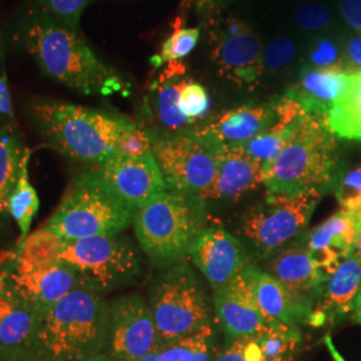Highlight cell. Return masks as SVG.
Segmentation results:
<instances>
[{
    "mask_svg": "<svg viewBox=\"0 0 361 361\" xmlns=\"http://www.w3.org/2000/svg\"><path fill=\"white\" fill-rule=\"evenodd\" d=\"M109 304L102 293L78 285L43 314L34 349L44 361H79L106 348Z\"/></svg>",
    "mask_w": 361,
    "mask_h": 361,
    "instance_id": "cell-1",
    "label": "cell"
},
{
    "mask_svg": "<svg viewBox=\"0 0 361 361\" xmlns=\"http://www.w3.org/2000/svg\"><path fill=\"white\" fill-rule=\"evenodd\" d=\"M25 44L44 74L86 95H110L125 83L73 31L50 19H35L25 31Z\"/></svg>",
    "mask_w": 361,
    "mask_h": 361,
    "instance_id": "cell-2",
    "label": "cell"
},
{
    "mask_svg": "<svg viewBox=\"0 0 361 361\" xmlns=\"http://www.w3.org/2000/svg\"><path fill=\"white\" fill-rule=\"evenodd\" d=\"M337 164V143L326 118L307 113L281 153L264 166V185L271 193H324L338 176Z\"/></svg>",
    "mask_w": 361,
    "mask_h": 361,
    "instance_id": "cell-3",
    "label": "cell"
},
{
    "mask_svg": "<svg viewBox=\"0 0 361 361\" xmlns=\"http://www.w3.org/2000/svg\"><path fill=\"white\" fill-rule=\"evenodd\" d=\"M32 114L56 150L92 166L114 153L121 134L134 126L123 116L50 99L34 102Z\"/></svg>",
    "mask_w": 361,
    "mask_h": 361,
    "instance_id": "cell-4",
    "label": "cell"
},
{
    "mask_svg": "<svg viewBox=\"0 0 361 361\" xmlns=\"http://www.w3.org/2000/svg\"><path fill=\"white\" fill-rule=\"evenodd\" d=\"M134 228L143 252L153 261L178 262L205 231L202 200L168 189L135 212Z\"/></svg>",
    "mask_w": 361,
    "mask_h": 361,
    "instance_id": "cell-5",
    "label": "cell"
},
{
    "mask_svg": "<svg viewBox=\"0 0 361 361\" xmlns=\"http://www.w3.org/2000/svg\"><path fill=\"white\" fill-rule=\"evenodd\" d=\"M134 216L133 207L89 171L74 182L46 228L68 243L95 235H116L129 226Z\"/></svg>",
    "mask_w": 361,
    "mask_h": 361,
    "instance_id": "cell-6",
    "label": "cell"
},
{
    "mask_svg": "<svg viewBox=\"0 0 361 361\" xmlns=\"http://www.w3.org/2000/svg\"><path fill=\"white\" fill-rule=\"evenodd\" d=\"M150 310L161 344L201 331L212 320L207 290L193 269L183 261L169 265L157 279Z\"/></svg>",
    "mask_w": 361,
    "mask_h": 361,
    "instance_id": "cell-7",
    "label": "cell"
},
{
    "mask_svg": "<svg viewBox=\"0 0 361 361\" xmlns=\"http://www.w3.org/2000/svg\"><path fill=\"white\" fill-rule=\"evenodd\" d=\"M323 197L320 190L271 193L250 207L241 221V233L259 257H271L300 235Z\"/></svg>",
    "mask_w": 361,
    "mask_h": 361,
    "instance_id": "cell-8",
    "label": "cell"
},
{
    "mask_svg": "<svg viewBox=\"0 0 361 361\" xmlns=\"http://www.w3.org/2000/svg\"><path fill=\"white\" fill-rule=\"evenodd\" d=\"M224 145L197 130L159 140L152 150L169 190L200 197L216 180Z\"/></svg>",
    "mask_w": 361,
    "mask_h": 361,
    "instance_id": "cell-9",
    "label": "cell"
},
{
    "mask_svg": "<svg viewBox=\"0 0 361 361\" xmlns=\"http://www.w3.org/2000/svg\"><path fill=\"white\" fill-rule=\"evenodd\" d=\"M61 261L77 271L80 284L101 293L129 284L141 271V259L135 249L116 235L65 243Z\"/></svg>",
    "mask_w": 361,
    "mask_h": 361,
    "instance_id": "cell-10",
    "label": "cell"
},
{
    "mask_svg": "<svg viewBox=\"0 0 361 361\" xmlns=\"http://www.w3.org/2000/svg\"><path fill=\"white\" fill-rule=\"evenodd\" d=\"M161 345L150 305L140 295L109 304L107 356L113 361H140Z\"/></svg>",
    "mask_w": 361,
    "mask_h": 361,
    "instance_id": "cell-11",
    "label": "cell"
},
{
    "mask_svg": "<svg viewBox=\"0 0 361 361\" xmlns=\"http://www.w3.org/2000/svg\"><path fill=\"white\" fill-rule=\"evenodd\" d=\"M135 212L168 190L153 152L143 157L111 153L91 170Z\"/></svg>",
    "mask_w": 361,
    "mask_h": 361,
    "instance_id": "cell-12",
    "label": "cell"
},
{
    "mask_svg": "<svg viewBox=\"0 0 361 361\" xmlns=\"http://www.w3.org/2000/svg\"><path fill=\"white\" fill-rule=\"evenodd\" d=\"M212 58L224 77L253 85L262 74V49L256 32L245 22L224 19L210 31Z\"/></svg>",
    "mask_w": 361,
    "mask_h": 361,
    "instance_id": "cell-13",
    "label": "cell"
},
{
    "mask_svg": "<svg viewBox=\"0 0 361 361\" xmlns=\"http://www.w3.org/2000/svg\"><path fill=\"white\" fill-rule=\"evenodd\" d=\"M253 264H247L232 281L214 290L216 317L228 340L262 335L268 329L253 286Z\"/></svg>",
    "mask_w": 361,
    "mask_h": 361,
    "instance_id": "cell-14",
    "label": "cell"
},
{
    "mask_svg": "<svg viewBox=\"0 0 361 361\" xmlns=\"http://www.w3.org/2000/svg\"><path fill=\"white\" fill-rule=\"evenodd\" d=\"M293 297L310 324V314L320 300L328 276L324 273L305 244L289 245L273 255L268 271Z\"/></svg>",
    "mask_w": 361,
    "mask_h": 361,
    "instance_id": "cell-15",
    "label": "cell"
},
{
    "mask_svg": "<svg viewBox=\"0 0 361 361\" xmlns=\"http://www.w3.org/2000/svg\"><path fill=\"white\" fill-rule=\"evenodd\" d=\"M189 256L213 290L229 284L249 264L244 246L221 228H207L201 233Z\"/></svg>",
    "mask_w": 361,
    "mask_h": 361,
    "instance_id": "cell-16",
    "label": "cell"
},
{
    "mask_svg": "<svg viewBox=\"0 0 361 361\" xmlns=\"http://www.w3.org/2000/svg\"><path fill=\"white\" fill-rule=\"evenodd\" d=\"M43 313L19 296L0 261V350L22 353L34 349Z\"/></svg>",
    "mask_w": 361,
    "mask_h": 361,
    "instance_id": "cell-17",
    "label": "cell"
},
{
    "mask_svg": "<svg viewBox=\"0 0 361 361\" xmlns=\"http://www.w3.org/2000/svg\"><path fill=\"white\" fill-rule=\"evenodd\" d=\"M361 233V217L338 210L314 228L305 238V245L319 268L329 277L344 258L355 252Z\"/></svg>",
    "mask_w": 361,
    "mask_h": 361,
    "instance_id": "cell-18",
    "label": "cell"
},
{
    "mask_svg": "<svg viewBox=\"0 0 361 361\" xmlns=\"http://www.w3.org/2000/svg\"><path fill=\"white\" fill-rule=\"evenodd\" d=\"M4 265L16 293L38 308L43 314L62 297L80 285L77 271L62 261L34 271L13 269L6 261Z\"/></svg>",
    "mask_w": 361,
    "mask_h": 361,
    "instance_id": "cell-19",
    "label": "cell"
},
{
    "mask_svg": "<svg viewBox=\"0 0 361 361\" xmlns=\"http://www.w3.org/2000/svg\"><path fill=\"white\" fill-rule=\"evenodd\" d=\"M361 292V253L344 258L328 277L323 293L310 314V325L336 324L349 314Z\"/></svg>",
    "mask_w": 361,
    "mask_h": 361,
    "instance_id": "cell-20",
    "label": "cell"
},
{
    "mask_svg": "<svg viewBox=\"0 0 361 361\" xmlns=\"http://www.w3.org/2000/svg\"><path fill=\"white\" fill-rule=\"evenodd\" d=\"M264 183V165L238 145H224L213 185L201 200H238Z\"/></svg>",
    "mask_w": 361,
    "mask_h": 361,
    "instance_id": "cell-21",
    "label": "cell"
},
{
    "mask_svg": "<svg viewBox=\"0 0 361 361\" xmlns=\"http://www.w3.org/2000/svg\"><path fill=\"white\" fill-rule=\"evenodd\" d=\"M352 71L344 68L305 67L285 97L293 99L308 114L326 118L332 106L344 95Z\"/></svg>",
    "mask_w": 361,
    "mask_h": 361,
    "instance_id": "cell-22",
    "label": "cell"
},
{
    "mask_svg": "<svg viewBox=\"0 0 361 361\" xmlns=\"http://www.w3.org/2000/svg\"><path fill=\"white\" fill-rule=\"evenodd\" d=\"M277 119V101L256 106H241L221 113L198 130L225 145L244 143L271 128Z\"/></svg>",
    "mask_w": 361,
    "mask_h": 361,
    "instance_id": "cell-23",
    "label": "cell"
},
{
    "mask_svg": "<svg viewBox=\"0 0 361 361\" xmlns=\"http://www.w3.org/2000/svg\"><path fill=\"white\" fill-rule=\"evenodd\" d=\"M304 114H307V111L300 104L284 95L277 101V119L271 128L259 133L255 138L237 145L246 154L253 157L265 166L281 153L297 122Z\"/></svg>",
    "mask_w": 361,
    "mask_h": 361,
    "instance_id": "cell-24",
    "label": "cell"
},
{
    "mask_svg": "<svg viewBox=\"0 0 361 361\" xmlns=\"http://www.w3.org/2000/svg\"><path fill=\"white\" fill-rule=\"evenodd\" d=\"M253 286L258 308L268 325L283 324L297 326L300 323H305L304 314L293 297L269 273L255 267Z\"/></svg>",
    "mask_w": 361,
    "mask_h": 361,
    "instance_id": "cell-25",
    "label": "cell"
},
{
    "mask_svg": "<svg viewBox=\"0 0 361 361\" xmlns=\"http://www.w3.org/2000/svg\"><path fill=\"white\" fill-rule=\"evenodd\" d=\"M65 241L49 228H42L20 240L13 253L4 261L18 271H34L51 267L61 261Z\"/></svg>",
    "mask_w": 361,
    "mask_h": 361,
    "instance_id": "cell-26",
    "label": "cell"
},
{
    "mask_svg": "<svg viewBox=\"0 0 361 361\" xmlns=\"http://www.w3.org/2000/svg\"><path fill=\"white\" fill-rule=\"evenodd\" d=\"M326 123L336 137L361 141V71L350 74L348 89L326 114Z\"/></svg>",
    "mask_w": 361,
    "mask_h": 361,
    "instance_id": "cell-27",
    "label": "cell"
},
{
    "mask_svg": "<svg viewBox=\"0 0 361 361\" xmlns=\"http://www.w3.org/2000/svg\"><path fill=\"white\" fill-rule=\"evenodd\" d=\"M26 152L11 128H0V217L7 212Z\"/></svg>",
    "mask_w": 361,
    "mask_h": 361,
    "instance_id": "cell-28",
    "label": "cell"
},
{
    "mask_svg": "<svg viewBox=\"0 0 361 361\" xmlns=\"http://www.w3.org/2000/svg\"><path fill=\"white\" fill-rule=\"evenodd\" d=\"M176 62L170 67L165 75H162L158 83L155 95V113L159 122L169 130L183 129L190 121L180 113L178 107L180 89L183 82L176 80L177 75L182 74V68L174 70Z\"/></svg>",
    "mask_w": 361,
    "mask_h": 361,
    "instance_id": "cell-29",
    "label": "cell"
},
{
    "mask_svg": "<svg viewBox=\"0 0 361 361\" xmlns=\"http://www.w3.org/2000/svg\"><path fill=\"white\" fill-rule=\"evenodd\" d=\"M31 157V152L27 149L26 154L22 164L20 177L18 180V185L13 190V195L8 200L7 212L11 214V217L18 224L22 237L20 240L26 238L31 228V224L35 219L39 210V198L37 190L30 183L28 180V161Z\"/></svg>",
    "mask_w": 361,
    "mask_h": 361,
    "instance_id": "cell-30",
    "label": "cell"
},
{
    "mask_svg": "<svg viewBox=\"0 0 361 361\" xmlns=\"http://www.w3.org/2000/svg\"><path fill=\"white\" fill-rule=\"evenodd\" d=\"M258 341L264 361H295L302 337L298 326L276 324L258 336Z\"/></svg>",
    "mask_w": 361,
    "mask_h": 361,
    "instance_id": "cell-31",
    "label": "cell"
},
{
    "mask_svg": "<svg viewBox=\"0 0 361 361\" xmlns=\"http://www.w3.org/2000/svg\"><path fill=\"white\" fill-rule=\"evenodd\" d=\"M200 40V28H180L171 37H169L161 52L152 58V63L159 67L164 63H174L180 59L186 58L193 51Z\"/></svg>",
    "mask_w": 361,
    "mask_h": 361,
    "instance_id": "cell-32",
    "label": "cell"
},
{
    "mask_svg": "<svg viewBox=\"0 0 361 361\" xmlns=\"http://www.w3.org/2000/svg\"><path fill=\"white\" fill-rule=\"evenodd\" d=\"M334 185L340 210L361 217V164L338 174Z\"/></svg>",
    "mask_w": 361,
    "mask_h": 361,
    "instance_id": "cell-33",
    "label": "cell"
},
{
    "mask_svg": "<svg viewBox=\"0 0 361 361\" xmlns=\"http://www.w3.org/2000/svg\"><path fill=\"white\" fill-rule=\"evenodd\" d=\"M310 65L316 68H347L344 50L337 44L334 39H314L308 51ZM349 71V70H348Z\"/></svg>",
    "mask_w": 361,
    "mask_h": 361,
    "instance_id": "cell-34",
    "label": "cell"
},
{
    "mask_svg": "<svg viewBox=\"0 0 361 361\" xmlns=\"http://www.w3.org/2000/svg\"><path fill=\"white\" fill-rule=\"evenodd\" d=\"M180 113L186 116L190 123L205 116L210 107V98L207 89L192 80H185L182 85L178 99Z\"/></svg>",
    "mask_w": 361,
    "mask_h": 361,
    "instance_id": "cell-35",
    "label": "cell"
},
{
    "mask_svg": "<svg viewBox=\"0 0 361 361\" xmlns=\"http://www.w3.org/2000/svg\"><path fill=\"white\" fill-rule=\"evenodd\" d=\"M296 52V44L292 39L274 38L262 52V65L273 73L281 71L295 61Z\"/></svg>",
    "mask_w": 361,
    "mask_h": 361,
    "instance_id": "cell-36",
    "label": "cell"
},
{
    "mask_svg": "<svg viewBox=\"0 0 361 361\" xmlns=\"http://www.w3.org/2000/svg\"><path fill=\"white\" fill-rule=\"evenodd\" d=\"M214 361H264L258 336L231 340L228 345L217 353Z\"/></svg>",
    "mask_w": 361,
    "mask_h": 361,
    "instance_id": "cell-37",
    "label": "cell"
},
{
    "mask_svg": "<svg viewBox=\"0 0 361 361\" xmlns=\"http://www.w3.org/2000/svg\"><path fill=\"white\" fill-rule=\"evenodd\" d=\"M295 19L305 31H322L332 23V13L323 3L308 1L297 7Z\"/></svg>",
    "mask_w": 361,
    "mask_h": 361,
    "instance_id": "cell-38",
    "label": "cell"
},
{
    "mask_svg": "<svg viewBox=\"0 0 361 361\" xmlns=\"http://www.w3.org/2000/svg\"><path fill=\"white\" fill-rule=\"evenodd\" d=\"M152 149L153 143L149 134L135 125L121 134L116 146V153L128 157H143L152 153Z\"/></svg>",
    "mask_w": 361,
    "mask_h": 361,
    "instance_id": "cell-39",
    "label": "cell"
},
{
    "mask_svg": "<svg viewBox=\"0 0 361 361\" xmlns=\"http://www.w3.org/2000/svg\"><path fill=\"white\" fill-rule=\"evenodd\" d=\"M62 26L77 31L80 13L87 0H40Z\"/></svg>",
    "mask_w": 361,
    "mask_h": 361,
    "instance_id": "cell-40",
    "label": "cell"
},
{
    "mask_svg": "<svg viewBox=\"0 0 361 361\" xmlns=\"http://www.w3.org/2000/svg\"><path fill=\"white\" fill-rule=\"evenodd\" d=\"M13 122V101H11V94L7 83L4 59L1 54V46H0V128H11Z\"/></svg>",
    "mask_w": 361,
    "mask_h": 361,
    "instance_id": "cell-41",
    "label": "cell"
},
{
    "mask_svg": "<svg viewBox=\"0 0 361 361\" xmlns=\"http://www.w3.org/2000/svg\"><path fill=\"white\" fill-rule=\"evenodd\" d=\"M338 6L344 22L361 35V0H338Z\"/></svg>",
    "mask_w": 361,
    "mask_h": 361,
    "instance_id": "cell-42",
    "label": "cell"
},
{
    "mask_svg": "<svg viewBox=\"0 0 361 361\" xmlns=\"http://www.w3.org/2000/svg\"><path fill=\"white\" fill-rule=\"evenodd\" d=\"M343 50L349 71H361V35H349L343 44Z\"/></svg>",
    "mask_w": 361,
    "mask_h": 361,
    "instance_id": "cell-43",
    "label": "cell"
},
{
    "mask_svg": "<svg viewBox=\"0 0 361 361\" xmlns=\"http://www.w3.org/2000/svg\"><path fill=\"white\" fill-rule=\"evenodd\" d=\"M324 344H325L326 349L329 350L331 357L334 359V361H347L341 356V353L337 350V348H336L335 344H334V340L331 338V336H325V337H324Z\"/></svg>",
    "mask_w": 361,
    "mask_h": 361,
    "instance_id": "cell-44",
    "label": "cell"
},
{
    "mask_svg": "<svg viewBox=\"0 0 361 361\" xmlns=\"http://www.w3.org/2000/svg\"><path fill=\"white\" fill-rule=\"evenodd\" d=\"M353 319L356 323L361 324V292L360 295L356 298V302H355V307H353Z\"/></svg>",
    "mask_w": 361,
    "mask_h": 361,
    "instance_id": "cell-45",
    "label": "cell"
},
{
    "mask_svg": "<svg viewBox=\"0 0 361 361\" xmlns=\"http://www.w3.org/2000/svg\"><path fill=\"white\" fill-rule=\"evenodd\" d=\"M79 361H113L107 355H104V353H97V355H92V356H89V357H86V359H83V360Z\"/></svg>",
    "mask_w": 361,
    "mask_h": 361,
    "instance_id": "cell-46",
    "label": "cell"
},
{
    "mask_svg": "<svg viewBox=\"0 0 361 361\" xmlns=\"http://www.w3.org/2000/svg\"><path fill=\"white\" fill-rule=\"evenodd\" d=\"M189 1H192L194 4H197V6H207L209 3H212V1H214V0H189Z\"/></svg>",
    "mask_w": 361,
    "mask_h": 361,
    "instance_id": "cell-47",
    "label": "cell"
},
{
    "mask_svg": "<svg viewBox=\"0 0 361 361\" xmlns=\"http://www.w3.org/2000/svg\"><path fill=\"white\" fill-rule=\"evenodd\" d=\"M355 252H359V253H361V233L359 234L357 240H356V244H355Z\"/></svg>",
    "mask_w": 361,
    "mask_h": 361,
    "instance_id": "cell-48",
    "label": "cell"
},
{
    "mask_svg": "<svg viewBox=\"0 0 361 361\" xmlns=\"http://www.w3.org/2000/svg\"><path fill=\"white\" fill-rule=\"evenodd\" d=\"M140 361H155V350L154 352H152V353H149L147 356H145V357Z\"/></svg>",
    "mask_w": 361,
    "mask_h": 361,
    "instance_id": "cell-49",
    "label": "cell"
}]
</instances>
